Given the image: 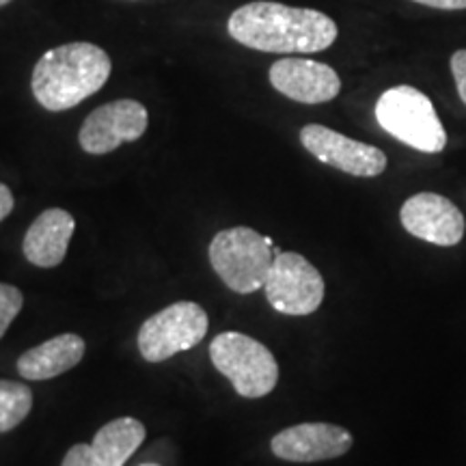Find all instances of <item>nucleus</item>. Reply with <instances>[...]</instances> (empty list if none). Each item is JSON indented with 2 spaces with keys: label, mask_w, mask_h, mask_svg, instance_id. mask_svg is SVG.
<instances>
[{
  "label": "nucleus",
  "mask_w": 466,
  "mask_h": 466,
  "mask_svg": "<svg viewBox=\"0 0 466 466\" xmlns=\"http://www.w3.org/2000/svg\"><path fill=\"white\" fill-rule=\"evenodd\" d=\"M227 31L238 44L258 52L294 55L322 52L335 44L339 28L322 11L289 7L272 0H255L236 9Z\"/></svg>",
  "instance_id": "1"
},
{
  "label": "nucleus",
  "mask_w": 466,
  "mask_h": 466,
  "mask_svg": "<svg viewBox=\"0 0 466 466\" xmlns=\"http://www.w3.org/2000/svg\"><path fill=\"white\" fill-rule=\"evenodd\" d=\"M113 72L108 52L89 42L56 46L44 52L33 69L31 89L39 106L69 110L106 85Z\"/></svg>",
  "instance_id": "2"
},
{
  "label": "nucleus",
  "mask_w": 466,
  "mask_h": 466,
  "mask_svg": "<svg viewBox=\"0 0 466 466\" xmlns=\"http://www.w3.org/2000/svg\"><path fill=\"white\" fill-rule=\"evenodd\" d=\"M376 119L384 132L423 154H441L447 147V132L434 104L410 85L384 91L376 102Z\"/></svg>",
  "instance_id": "3"
},
{
  "label": "nucleus",
  "mask_w": 466,
  "mask_h": 466,
  "mask_svg": "<svg viewBox=\"0 0 466 466\" xmlns=\"http://www.w3.org/2000/svg\"><path fill=\"white\" fill-rule=\"evenodd\" d=\"M275 242L250 227H231L214 236L209 264L236 294H253L264 288L275 261Z\"/></svg>",
  "instance_id": "4"
},
{
  "label": "nucleus",
  "mask_w": 466,
  "mask_h": 466,
  "mask_svg": "<svg viewBox=\"0 0 466 466\" xmlns=\"http://www.w3.org/2000/svg\"><path fill=\"white\" fill-rule=\"evenodd\" d=\"M209 359L242 398L258 400L275 391L279 365L275 354L253 337L220 333L209 343Z\"/></svg>",
  "instance_id": "5"
},
{
  "label": "nucleus",
  "mask_w": 466,
  "mask_h": 466,
  "mask_svg": "<svg viewBox=\"0 0 466 466\" xmlns=\"http://www.w3.org/2000/svg\"><path fill=\"white\" fill-rule=\"evenodd\" d=\"M208 313L201 305L179 300L147 318L138 330V350L149 363L175 357L199 346L208 333Z\"/></svg>",
  "instance_id": "6"
},
{
  "label": "nucleus",
  "mask_w": 466,
  "mask_h": 466,
  "mask_svg": "<svg viewBox=\"0 0 466 466\" xmlns=\"http://www.w3.org/2000/svg\"><path fill=\"white\" fill-rule=\"evenodd\" d=\"M266 299L283 316H311L324 300V279L299 253H279L264 283Z\"/></svg>",
  "instance_id": "7"
},
{
  "label": "nucleus",
  "mask_w": 466,
  "mask_h": 466,
  "mask_svg": "<svg viewBox=\"0 0 466 466\" xmlns=\"http://www.w3.org/2000/svg\"><path fill=\"white\" fill-rule=\"evenodd\" d=\"M147 108L137 100H115L96 108L78 132V143L86 154L104 156L134 143L147 132Z\"/></svg>",
  "instance_id": "8"
},
{
  "label": "nucleus",
  "mask_w": 466,
  "mask_h": 466,
  "mask_svg": "<svg viewBox=\"0 0 466 466\" xmlns=\"http://www.w3.org/2000/svg\"><path fill=\"white\" fill-rule=\"evenodd\" d=\"M300 143L319 162L354 177H378L387 168V156L382 149L343 137L326 126L309 124L302 127Z\"/></svg>",
  "instance_id": "9"
},
{
  "label": "nucleus",
  "mask_w": 466,
  "mask_h": 466,
  "mask_svg": "<svg viewBox=\"0 0 466 466\" xmlns=\"http://www.w3.org/2000/svg\"><path fill=\"white\" fill-rule=\"evenodd\" d=\"M404 229L419 240L436 247H456L464 238V214L456 203L436 192H419L400 209Z\"/></svg>",
  "instance_id": "10"
},
{
  "label": "nucleus",
  "mask_w": 466,
  "mask_h": 466,
  "mask_svg": "<svg viewBox=\"0 0 466 466\" xmlns=\"http://www.w3.org/2000/svg\"><path fill=\"white\" fill-rule=\"evenodd\" d=\"M268 78L281 96L300 104H326L335 100L341 91L339 74L313 58H279L268 72Z\"/></svg>",
  "instance_id": "11"
},
{
  "label": "nucleus",
  "mask_w": 466,
  "mask_h": 466,
  "mask_svg": "<svg viewBox=\"0 0 466 466\" xmlns=\"http://www.w3.org/2000/svg\"><path fill=\"white\" fill-rule=\"evenodd\" d=\"M352 434L335 423H299L285 428L270 441V450L285 462H322L341 458L352 450Z\"/></svg>",
  "instance_id": "12"
},
{
  "label": "nucleus",
  "mask_w": 466,
  "mask_h": 466,
  "mask_svg": "<svg viewBox=\"0 0 466 466\" xmlns=\"http://www.w3.org/2000/svg\"><path fill=\"white\" fill-rule=\"evenodd\" d=\"M74 229L76 220L67 209L50 208L39 214L28 227L25 244H22L28 264L37 268H56L63 264Z\"/></svg>",
  "instance_id": "13"
},
{
  "label": "nucleus",
  "mask_w": 466,
  "mask_h": 466,
  "mask_svg": "<svg viewBox=\"0 0 466 466\" xmlns=\"http://www.w3.org/2000/svg\"><path fill=\"white\" fill-rule=\"evenodd\" d=\"M85 357V339L80 335L63 333L26 350L17 359V374L25 380H50L72 370Z\"/></svg>",
  "instance_id": "14"
},
{
  "label": "nucleus",
  "mask_w": 466,
  "mask_h": 466,
  "mask_svg": "<svg viewBox=\"0 0 466 466\" xmlns=\"http://www.w3.org/2000/svg\"><path fill=\"white\" fill-rule=\"evenodd\" d=\"M145 436L147 430L138 419L121 417L97 430L91 447L106 466H124L143 445Z\"/></svg>",
  "instance_id": "15"
},
{
  "label": "nucleus",
  "mask_w": 466,
  "mask_h": 466,
  "mask_svg": "<svg viewBox=\"0 0 466 466\" xmlns=\"http://www.w3.org/2000/svg\"><path fill=\"white\" fill-rule=\"evenodd\" d=\"M33 408V391L28 384L0 380V434L11 432L28 417Z\"/></svg>",
  "instance_id": "16"
},
{
  "label": "nucleus",
  "mask_w": 466,
  "mask_h": 466,
  "mask_svg": "<svg viewBox=\"0 0 466 466\" xmlns=\"http://www.w3.org/2000/svg\"><path fill=\"white\" fill-rule=\"evenodd\" d=\"M25 307V296L15 285L0 283V339L9 330V326Z\"/></svg>",
  "instance_id": "17"
},
{
  "label": "nucleus",
  "mask_w": 466,
  "mask_h": 466,
  "mask_svg": "<svg viewBox=\"0 0 466 466\" xmlns=\"http://www.w3.org/2000/svg\"><path fill=\"white\" fill-rule=\"evenodd\" d=\"M61 466H106V464L97 458V453L93 451L91 445L80 442V445H74L72 450L66 453Z\"/></svg>",
  "instance_id": "18"
},
{
  "label": "nucleus",
  "mask_w": 466,
  "mask_h": 466,
  "mask_svg": "<svg viewBox=\"0 0 466 466\" xmlns=\"http://www.w3.org/2000/svg\"><path fill=\"white\" fill-rule=\"evenodd\" d=\"M451 74H453V80H456V89H458L460 100H462L466 106V50L453 52Z\"/></svg>",
  "instance_id": "19"
},
{
  "label": "nucleus",
  "mask_w": 466,
  "mask_h": 466,
  "mask_svg": "<svg viewBox=\"0 0 466 466\" xmlns=\"http://www.w3.org/2000/svg\"><path fill=\"white\" fill-rule=\"evenodd\" d=\"M417 5H425V7L442 9V11H462L466 9V0H412Z\"/></svg>",
  "instance_id": "20"
},
{
  "label": "nucleus",
  "mask_w": 466,
  "mask_h": 466,
  "mask_svg": "<svg viewBox=\"0 0 466 466\" xmlns=\"http://www.w3.org/2000/svg\"><path fill=\"white\" fill-rule=\"evenodd\" d=\"M14 206H15V201H14V195H11L9 186H5L3 182H0V223H3V220L7 218L11 212H14Z\"/></svg>",
  "instance_id": "21"
},
{
  "label": "nucleus",
  "mask_w": 466,
  "mask_h": 466,
  "mask_svg": "<svg viewBox=\"0 0 466 466\" xmlns=\"http://www.w3.org/2000/svg\"><path fill=\"white\" fill-rule=\"evenodd\" d=\"M11 0H0V7H5V5H9Z\"/></svg>",
  "instance_id": "22"
},
{
  "label": "nucleus",
  "mask_w": 466,
  "mask_h": 466,
  "mask_svg": "<svg viewBox=\"0 0 466 466\" xmlns=\"http://www.w3.org/2000/svg\"><path fill=\"white\" fill-rule=\"evenodd\" d=\"M141 466H160V464H141Z\"/></svg>",
  "instance_id": "23"
}]
</instances>
